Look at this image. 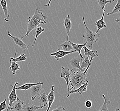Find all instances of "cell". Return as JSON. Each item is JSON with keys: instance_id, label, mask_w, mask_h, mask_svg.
I'll use <instances>...</instances> for the list:
<instances>
[{"instance_id": "6da1fadb", "label": "cell", "mask_w": 120, "mask_h": 111, "mask_svg": "<svg viewBox=\"0 0 120 111\" xmlns=\"http://www.w3.org/2000/svg\"><path fill=\"white\" fill-rule=\"evenodd\" d=\"M91 63L84 72L75 68L71 69L68 83L69 92L76 90L87 82V71L91 65Z\"/></svg>"}, {"instance_id": "7a4b0ae2", "label": "cell", "mask_w": 120, "mask_h": 111, "mask_svg": "<svg viewBox=\"0 0 120 111\" xmlns=\"http://www.w3.org/2000/svg\"><path fill=\"white\" fill-rule=\"evenodd\" d=\"M42 9L39 7H37L35 13L33 16L28 18L27 29L25 35L21 38V40L24 37L28 36L30 32L37 28L40 24H44L47 23V17L42 13Z\"/></svg>"}, {"instance_id": "3957f363", "label": "cell", "mask_w": 120, "mask_h": 111, "mask_svg": "<svg viewBox=\"0 0 120 111\" xmlns=\"http://www.w3.org/2000/svg\"><path fill=\"white\" fill-rule=\"evenodd\" d=\"M83 21L86 29L85 34H83V39L85 40L86 42V45L88 47L90 48L92 51H93V44L97 42L98 41V37H99L100 35V33H95L90 30L87 28L85 21L84 17H83Z\"/></svg>"}, {"instance_id": "277c9868", "label": "cell", "mask_w": 120, "mask_h": 111, "mask_svg": "<svg viewBox=\"0 0 120 111\" xmlns=\"http://www.w3.org/2000/svg\"><path fill=\"white\" fill-rule=\"evenodd\" d=\"M43 85L44 83L43 82H40L39 84L30 88V96L32 100H34L38 96L41 94V93L43 90Z\"/></svg>"}, {"instance_id": "5b68a950", "label": "cell", "mask_w": 120, "mask_h": 111, "mask_svg": "<svg viewBox=\"0 0 120 111\" xmlns=\"http://www.w3.org/2000/svg\"><path fill=\"white\" fill-rule=\"evenodd\" d=\"M7 35L10 37V39L12 40V41L14 42V43L16 44V45H18L24 51H25V50H27L29 47V45L26 44L23 42L21 40L19 39L18 37H15L12 36L8 31L7 32Z\"/></svg>"}, {"instance_id": "8992f818", "label": "cell", "mask_w": 120, "mask_h": 111, "mask_svg": "<svg viewBox=\"0 0 120 111\" xmlns=\"http://www.w3.org/2000/svg\"><path fill=\"white\" fill-rule=\"evenodd\" d=\"M19 85L20 84L18 82H16L14 86H11L12 87V89L11 93H10L9 96H8V99L9 101V103L8 106H11L14 102H15L18 99V97L16 95V88L17 85Z\"/></svg>"}, {"instance_id": "52a82bcc", "label": "cell", "mask_w": 120, "mask_h": 111, "mask_svg": "<svg viewBox=\"0 0 120 111\" xmlns=\"http://www.w3.org/2000/svg\"><path fill=\"white\" fill-rule=\"evenodd\" d=\"M83 60V59L80 56H79L72 58V59L70 60V63L72 67H73V68L79 70L81 71L84 72L85 70L81 69L80 66V64Z\"/></svg>"}, {"instance_id": "ba28073f", "label": "cell", "mask_w": 120, "mask_h": 111, "mask_svg": "<svg viewBox=\"0 0 120 111\" xmlns=\"http://www.w3.org/2000/svg\"><path fill=\"white\" fill-rule=\"evenodd\" d=\"M24 102L21 101L19 98L15 102L9 107V110L13 111H23V105Z\"/></svg>"}, {"instance_id": "9c48e42d", "label": "cell", "mask_w": 120, "mask_h": 111, "mask_svg": "<svg viewBox=\"0 0 120 111\" xmlns=\"http://www.w3.org/2000/svg\"><path fill=\"white\" fill-rule=\"evenodd\" d=\"M17 54V51L15 52V55L14 57H11L10 58V65L9 66V69L12 71L13 75H15L16 74V71H20L21 68L20 67V64L16 63L14 60V59L15 57Z\"/></svg>"}, {"instance_id": "30bf717a", "label": "cell", "mask_w": 120, "mask_h": 111, "mask_svg": "<svg viewBox=\"0 0 120 111\" xmlns=\"http://www.w3.org/2000/svg\"><path fill=\"white\" fill-rule=\"evenodd\" d=\"M70 75V72L69 68L68 67H62L61 68V71L60 74V77L64 79L67 84V88L68 93L69 92V80Z\"/></svg>"}, {"instance_id": "8fae6325", "label": "cell", "mask_w": 120, "mask_h": 111, "mask_svg": "<svg viewBox=\"0 0 120 111\" xmlns=\"http://www.w3.org/2000/svg\"><path fill=\"white\" fill-rule=\"evenodd\" d=\"M74 53H75V52L74 51H69V52H66V51H63V50H61L60 49H58V50L56 51L55 53H51L50 56H54L55 57V59H56L58 61L60 58L64 57L68 55L69 54Z\"/></svg>"}, {"instance_id": "7c38bea8", "label": "cell", "mask_w": 120, "mask_h": 111, "mask_svg": "<svg viewBox=\"0 0 120 111\" xmlns=\"http://www.w3.org/2000/svg\"><path fill=\"white\" fill-rule=\"evenodd\" d=\"M64 25L66 29V31L67 33V41H69V32L72 26V24L69 15L65 16L64 21Z\"/></svg>"}, {"instance_id": "4fadbf2b", "label": "cell", "mask_w": 120, "mask_h": 111, "mask_svg": "<svg viewBox=\"0 0 120 111\" xmlns=\"http://www.w3.org/2000/svg\"><path fill=\"white\" fill-rule=\"evenodd\" d=\"M105 14V10H104V12L103 13L101 18L96 21L95 23V25L97 28V30L96 32V33L99 32V31L101 30L104 28H106L107 27V25L104 20Z\"/></svg>"}, {"instance_id": "5bb4252c", "label": "cell", "mask_w": 120, "mask_h": 111, "mask_svg": "<svg viewBox=\"0 0 120 111\" xmlns=\"http://www.w3.org/2000/svg\"><path fill=\"white\" fill-rule=\"evenodd\" d=\"M54 86H52V88L50 92L47 95V97L48 100V103H49V106L47 109L46 111H49V109L51 108V106L55 99V91H54Z\"/></svg>"}, {"instance_id": "9a60e30c", "label": "cell", "mask_w": 120, "mask_h": 111, "mask_svg": "<svg viewBox=\"0 0 120 111\" xmlns=\"http://www.w3.org/2000/svg\"><path fill=\"white\" fill-rule=\"evenodd\" d=\"M69 41V43L71 44L72 47L73 49V51H75V53L78 52L80 56L83 59L84 58H83V56L81 53V51H82V49L83 48V47L86 46V42H85L84 44H75V43L72 42L71 41Z\"/></svg>"}, {"instance_id": "2e32d148", "label": "cell", "mask_w": 120, "mask_h": 111, "mask_svg": "<svg viewBox=\"0 0 120 111\" xmlns=\"http://www.w3.org/2000/svg\"><path fill=\"white\" fill-rule=\"evenodd\" d=\"M88 84H89V81L87 80V82L86 83L83 85L81 86L79 88L75 90L72 91H70L68 93V94L67 95V97H66L67 99H68V97H69L70 95L71 94H74V93H79L80 95H81L82 93L85 92L87 91V88L88 87Z\"/></svg>"}, {"instance_id": "e0dca14e", "label": "cell", "mask_w": 120, "mask_h": 111, "mask_svg": "<svg viewBox=\"0 0 120 111\" xmlns=\"http://www.w3.org/2000/svg\"><path fill=\"white\" fill-rule=\"evenodd\" d=\"M0 4L1 6L4 14V19L6 22H9V14L8 12L7 3L6 0H1L0 1Z\"/></svg>"}, {"instance_id": "ac0fdd59", "label": "cell", "mask_w": 120, "mask_h": 111, "mask_svg": "<svg viewBox=\"0 0 120 111\" xmlns=\"http://www.w3.org/2000/svg\"><path fill=\"white\" fill-rule=\"evenodd\" d=\"M43 108V107L41 106H36L31 103H26L23 106V111H36Z\"/></svg>"}, {"instance_id": "d6986e66", "label": "cell", "mask_w": 120, "mask_h": 111, "mask_svg": "<svg viewBox=\"0 0 120 111\" xmlns=\"http://www.w3.org/2000/svg\"><path fill=\"white\" fill-rule=\"evenodd\" d=\"M47 93L44 92L40 95L38 100L40 103V106L43 107H46L48 104V100L47 97Z\"/></svg>"}, {"instance_id": "ffe728a7", "label": "cell", "mask_w": 120, "mask_h": 111, "mask_svg": "<svg viewBox=\"0 0 120 111\" xmlns=\"http://www.w3.org/2000/svg\"><path fill=\"white\" fill-rule=\"evenodd\" d=\"M85 52L84 53V55L87 56H90L91 57L93 58L96 57H98V51H92L89 50L87 47L86 46L83 47V48Z\"/></svg>"}, {"instance_id": "44dd1931", "label": "cell", "mask_w": 120, "mask_h": 111, "mask_svg": "<svg viewBox=\"0 0 120 111\" xmlns=\"http://www.w3.org/2000/svg\"><path fill=\"white\" fill-rule=\"evenodd\" d=\"M40 82H38L37 83H27L23 84L22 86H20V87L16 88V90H21L26 91L30 89V88L32 87L33 86H36L39 84Z\"/></svg>"}, {"instance_id": "7402d4cb", "label": "cell", "mask_w": 120, "mask_h": 111, "mask_svg": "<svg viewBox=\"0 0 120 111\" xmlns=\"http://www.w3.org/2000/svg\"><path fill=\"white\" fill-rule=\"evenodd\" d=\"M60 46L62 47L63 51L66 52L73 51V49L71 44L69 43V41L66 40L63 44H61Z\"/></svg>"}, {"instance_id": "603a6c76", "label": "cell", "mask_w": 120, "mask_h": 111, "mask_svg": "<svg viewBox=\"0 0 120 111\" xmlns=\"http://www.w3.org/2000/svg\"><path fill=\"white\" fill-rule=\"evenodd\" d=\"M89 58V56H87L81 62V65H80V66H81V69L85 70L88 67L89 65H90V62H92V60H93V58L91 57V59L90 60Z\"/></svg>"}, {"instance_id": "cb8c5ba5", "label": "cell", "mask_w": 120, "mask_h": 111, "mask_svg": "<svg viewBox=\"0 0 120 111\" xmlns=\"http://www.w3.org/2000/svg\"><path fill=\"white\" fill-rule=\"evenodd\" d=\"M102 97L104 99V103L103 106L100 108L99 110L98 111H109L108 106L109 104H110V101L106 99L104 94L102 95Z\"/></svg>"}, {"instance_id": "d4e9b609", "label": "cell", "mask_w": 120, "mask_h": 111, "mask_svg": "<svg viewBox=\"0 0 120 111\" xmlns=\"http://www.w3.org/2000/svg\"><path fill=\"white\" fill-rule=\"evenodd\" d=\"M44 30H45V29L43 28L41 26H39V27H37L36 28V30H35V33H35V36H34V37H35V40H34V42H33V44L32 45V46L33 47L35 46V42H36V40L37 39V38L41 33H42L43 32H44Z\"/></svg>"}, {"instance_id": "484cf974", "label": "cell", "mask_w": 120, "mask_h": 111, "mask_svg": "<svg viewBox=\"0 0 120 111\" xmlns=\"http://www.w3.org/2000/svg\"><path fill=\"white\" fill-rule=\"evenodd\" d=\"M120 12V0H118L117 4H116L114 9H113L112 12L110 13H108L107 14V16H109L111 15H113L114 14H118Z\"/></svg>"}, {"instance_id": "4316f807", "label": "cell", "mask_w": 120, "mask_h": 111, "mask_svg": "<svg viewBox=\"0 0 120 111\" xmlns=\"http://www.w3.org/2000/svg\"><path fill=\"white\" fill-rule=\"evenodd\" d=\"M114 0H98V5L101 7L102 9H104L105 7V6L106 4L108 3H111L112 4L113 2H114Z\"/></svg>"}, {"instance_id": "83f0119b", "label": "cell", "mask_w": 120, "mask_h": 111, "mask_svg": "<svg viewBox=\"0 0 120 111\" xmlns=\"http://www.w3.org/2000/svg\"><path fill=\"white\" fill-rule=\"evenodd\" d=\"M27 56L24 53H22L20 56H19L17 58H15L14 60L15 62H23L25 61L27 59Z\"/></svg>"}, {"instance_id": "f1b7e54d", "label": "cell", "mask_w": 120, "mask_h": 111, "mask_svg": "<svg viewBox=\"0 0 120 111\" xmlns=\"http://www.w3.org/2000/svg\"><path fill=\"white\" fill-rule=\"evenodd\" d=\"M7 98H5L4 100L0 103V111L4 110L7 108Z\"/></svg>"}, {"instance_id": "f546056e", "label": "cell", "mask_w": 120, "mask_h": 111, "mask_svg": "<svg viewBox=\"0 0 120 111\" xmlns=\"http://www.w3.org/2000/svg\"><path fill=\"white\" fill-rule=\"evenodd\" d=\"M85 105L86 108L90 109V110L91 108L92 107V102L91 101H90V100H87L85 103Z\"/></svg>"}, {"instance_id": "4dcf8cb0", "label": "cell", "mask_w": 120, "mask_h": 111, "mask_svg": "<svg viewBox=\"0 0 120 111\" xmlns=\"http://www.w3.org/2000/svg\"><path fill=\"white\" fill-rule=\"evenodd\" d=\"M51 111H65V109L64 108L62 107V106H60L57 109H55Z\"/></svg>"}, {"instance_id": "1f68e13d", "label": "cell", "mask_w": 120, "mask_h": 111, "mask_svg": "<svg viewBox=\"0 0 120 111\" xmlns=\"http://www.w3.org/2000/svg\"><path fill=\"white\" fill-rule=\"evenodd\" d=\"M116 22H119L120 21V19H116V21H115Z\"/></svg>"}, {"instance_id": "d6a6232c", "label": "cell", "mask_w": 120, "mask_h": 111, "mask_svg": "<svg viewBox=\"0 0 120 111\" xmlns=\"http://www.w3.org/2000/svg\"><path fill=\"white\" fill-rule=\"evenodd\" d=\"M120 111V109H119V108L117 107L116 109V110L115 111Z\"/></svg>"}, {"instance_id": "836d02e7", "label": "cell", "mask_w": 120, "mask_h": 111, "mask_svg": "<svg viewBox=\"0 0 120 111\" xmlns=\"http://www.w3.org/2000/svg\"><path fill=\"white\" fill-rule=\"evenodd\" d=\"M9 106H8V108H7V110H6V111H9Z\"/></svg>"}, {"instance_id": "e575fe53", "label": "cell", "mask_w": 120, "mask_h": 111, "mask_svg": "<svg viewBox=\"0 0 120 111\" xmlns=\"http://www.w3.org/2000/svg\"><path fill=\"white\" fill-rule=\"evenodd\" d=\"M81 111V110H80V111Z\"/></svg>"}]
</instances>
